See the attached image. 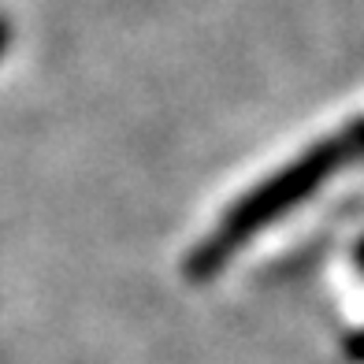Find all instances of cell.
Returning a JSON list of instances; mask_svg holds the SVG:
<instances>
[{
    "label": "cell",
    "mask_w": 364,
    "mask_h": 364,
    "mask_svg": "<svg viewBox=\"0 0 364 364\" xmlns=\"http://www.w3.org/2000/svg\"><path fill=\"white\" fill-rule=\"evenodd\" d=\"M360 153H364V127H353V130H346V134L316 145L301 160H294L290 168L272 175L264 186L250 190L223 216V223L216 227V235L193 250V257L186 264L190 279H212L230 257H235L238 245H245V238H253L260 227L275 223L290 205L305 201V197L316 190L331 171H338L346 160H353Z\"/></svg>",
    "instance_id": "obj_1"
},
{
    "label": "cell",
    "mask_w": 364,
    "mask_h": 364,
    "mask_svg": "<svg viewBox=\"0 0 364 364\" xmlns=\"http://www.w3.org/2000/svg\"><path fill=\"white\" fill-rule=\"evenodd\" d=\"M8 45H11V23L4 19V15H0V56L8 53Z\"/></svg>",
    "instance_id": "obj_2"
}]
</instances>
